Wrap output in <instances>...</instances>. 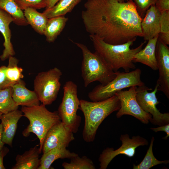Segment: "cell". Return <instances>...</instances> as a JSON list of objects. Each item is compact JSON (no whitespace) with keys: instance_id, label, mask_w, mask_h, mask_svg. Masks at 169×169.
I'll return each instance as SVG.
<instances>
[{"instance_id":"6da1fadb","label":"cell","mask_w":169,"mask_h":169,"mask_svg":"<svg viewBox=\"0 0 169 169\" xmlns=\"http://www.w3.org/2000/svg\"><path fill=\"white\" fill-rule=\"evenodd\" d=\"M81 17L86 31L108 44H120L143 37L142 18L133 0H88Z\"/></svg>"},{"instance_id":"7a4b0ae2","label":"cell","mask_w":169,"mask_h":169,"mask_svg":"<svg viewBox=\"0 0 169 169\" xmlns=\"http://www.w3.org/2000/svg\"><path fill=\"white\" fill-rule=\"evenodd\" d=\"M95 51L104 59L114 72L120 68L125 72H129L131 69H135L136 65L133 62L134 56L142 49L146 41L142 42L135 49L130 47L134 42L131 41L123 44H111L106 43L96 36L90 35Z\"/></svg>"},{"instance_id":"3957f363","label":"cell","mask_w":169,"mask_h":169,"mask_svg":"<svg viewBox=\"0 0 169 169\" xmlns=\"http://www.w3.org/2000/svg\"><path fill=\"white\" fill-rule=\"evenodd\" d=\"M120 107V100L116 95L97 102L80 100L79 109L83 112L85 120L82 133L84 141H94L97 129L102 122L111 114L118 111Z\"/></svg>"},{"instance_id":"277c9868","label":"cell","mask_w":169,"mask_h":169,"mask_svg":"<svg viewBox=\"0 0 169 169\" xmlns=\"http://www.w3.org/2000/svg\"><path fill=\"white\" fill-rule=\"evenodd\" d=\"M73 43L81 49L82 54L81 72L85 87L96 81L105 85L116 77L118 71L114 72L97 52H92L82 43Z\"/></svg>"},{"instance_id":"5b68a950","label":"cell","mask_w":169,"mask_h":169,"mask_svg":"<svg viewBox=\"0 0 169 169\" xmlns=\"http://www.w3.org/2000/svg\"><path fill=\"white\" fill-rule=\"evenodd\" d=\"M23 116L27 118L29 124L22 132L23 135L28 136L31 133L34 134L39 141V151L41 154L43 141L49 130L61 121L58 111L51 112L41 104L32 107L22 106Z\"/></svg>"},{"instance_id":"8992f818","label":"cell","mask_w":169,"mask_h":169,"mask_svg":"<svg viewBox=\"0 0 169 169\" xmlns=\"http://www.w3.org/2000/svg\"><path fill=\"white\" fill-rule=\"evenodd\" d=\"M141 73L139 69L129 72L118 71L113 80L106 85L100 84L95 86L89 93L88 97L92 101H102L113 96L116 92L124 89L145 85L141 79Z\"/></svg>"},{"instance_id":"52a82bcc","label":"cell","mask_w":169,"mask_h":169,"mask_svg":"<svg viewBox=\"0 0 169 169\" xmlns=\"http://www.w3.org/2000/svg\"><path fill=\"white\" fill-rule=\"evenodd\" d=\"M64 95L58 112L61 121L73 133L78 130L81 117L77 115L80 100L77 95V86L72 81L66 82L63 86Z\"/></svg>"},{"instance_id":"ba28073f","label":"cell","mask_w":169,"mask_h":169,"mask_svg":"<svg viewBox=\"0 0 169 169\" xmlns=\"http://www.w3.org/2000/svg\"><path fill=\"white\" fill-rule=\"evenodd\" d=\"M61 70L55 67L39 73L34 80V91L42 104L50 105L56 99L60 90Z\"/></svg>"},{"instance_id":"9c48e42d","label":"cell","mask_w":169,"mask_h":169,"mask_svg":"<svg viewBox=\"0 0 169 169\" xmlns=\"http://www.w3.org/2000/svg\"><path fill=\"white\" fill-rule=\"evenodd\" d=\"M151 88L144 85L137 86L136 98L141 108L145 112L151 114L152 117L150 121L152 123L162 126L169 124V113H162L157 108L156 105L159 103L156 94L158 91L156 85L153 91L149 92Z\"/></svg>"},{"instance_id":"30bf717a","label":"cell","mask_w":169,"mask_h":169,"mask_svg":"<svg viewBox=\"0 0 169 169\" xmlns=\"http://www.w3.org/2000/svg\"><path fill=\"white\" fill-rule=\"evenodd\" d=\"M122 144L116 150L113 148L107 147L100 155L99 161L100 162V169H106L112 160L119 154H124L129 157L134 156L136 149L140 146H147L148 141L139 136H133L131 138L128 134L122 135L120 137Z\"/></svg>"},{"instance_id":"8fae6325","label":"cell","mask_w":169,"mask_h":169,"mask_svg":"<svg viewBox=\"0 0 169 169\" xmlns=\"http://www.w3.org/2000/svg\"><path fill=\"white\" fill-rule=\"evenodd\" d=\"M137 86L130 87L128 90H121L115 93L119 99L120 107L116 114L117 118L124 115H131L145 124L148 123L151 115L144 111L140 107L136 98Z\"/></svg>"},{"instance_id":"7c38bea8","label":"cell","mask_w":169,"mask_h":169,"mask_svg":"<svg viewBox=\"0 0 169 169\" xmlns=\"http://www.w3.org/2000/svg\"><path fill=\"white\" fill-rule=\"evenodd\" d=\"M73 133L61 121L58 122L45 135L42 147L43 153L53 149L68 147L75 139Z\"/></svg>"},{"instance_id":"4fadbf2b","label":"cell","mask_w":169,"mask_h":169,"mask_svg":"<svg viewBox=\"0 0 169 169\" xmlns=\"http://www.w3.org/2000/svg\"><path fill=\"white\" fill-rule=\"evenodd\" d=\"M155 55L159 78L156 86L158 90L162 92L169 98V48L158 38L156 44Z\"/></svg>"},{"instance_id":"5bb4252c","label":"cell","mask_w":169,"mask_h":169,"mask_svg":"<svg viewBox=\"0 0 169 169\" xmlns=\"http://www.w3.org/2000/svg\"><path fill=\"white\" fill-rule=\"evenodd\" d=\"M160 14L155 5H152L146 11L142 19L141 28L143 37L146 41L159 34Z\"/></svg>"},{"instance_id":"9a60e30c","label":"cell","mask_w":169,"mask_h":169,"mask_svg":"<svg viewBox=\"0 0 169 169\" xmlns=\"http://www.w3.org/2000/svg\"><path fill=\"white\" fill-rule=\"evenodd\" d=\"M25 85L21 79L12 87V96L14 102L18 106L32 107L39 105L40 101L36 92L28 89Z\"/></svg>"},{"instance_id":"2e32d148","label":"cell","mask_w":169,"mask_h":169,"mask_svg":"<svg viewBox=\"0 0 169 169\" xmlns=\"http://www.w3.org/2000/svg\"><path fill=\"white\" fill-rule=\"evenodd\" d=\"M23 112L18 109L3 114L1 123L3 127L2 141L12 146L13 141L17 128V124L23 116Z\"/></svg>"},{"instance_id":"e0dca14e","label":"cell","mask_w":169,"mask_h":169,"mask_svg":"<svg viewBox=\"0 0 169 169\" xmlns=\"http://www.w3.org/2000/svg\"><path fill=\"white\" fill-rule=\"evenodd\" d=\"M13 22V19L9 13L0 9V32L4 39L3 45L4 47L3 54L0 56L2 61H3L11 56H13L15 53L11 41L12 33L9 25Z\"/></svg>"},{"instance_id":"ac0fdd59","label":"cell","mask_w":169,"mask_h":169,"mask_svg":"<svg viewBox=\"0 0 169 169\" xmlns=\"http://www.w3.org/2000/svg\"><path fill=\"white\" fill-rule=\"evenodd\" d=\"M159 34L148 40L145 48L134 56L133 62H139L145 64L152 70H158L155 55L156 48Z\"/></svg>"},{"instance_id":"d6986e66","label":"cell","mask_w":169,"mask_h":169,"mask_svg":"<svg viewBox=\"0 0 169 169\" xmlns=\"http://www.w3.org/2000/svg\"><path fill=\"white\" fill-rule=\"evenodd\" d=\"M39 145L31 147L23 154H18L15 158L16 163L12 169H38L40 165Z\"/></svg>"},{"instance_id":"ffe728a7","label":"cell","mask_w":169,"mask_h":169,"mask_svg":"<svg viewBox=\"0 0 169 169\" xmlns=\"http://www.w3.org/2000/svg\"><path fill=\"white\" fill-rule=\"evenodd\" d=\"M78 155L71 152L66 147L52 149L43 153L40 158V165L38 169H48L53 163L59 159H71Z\"/></svg>"},{"instance_id":"44dd1931","label":"cell","mask_w":169,"mask_h":169,"mask_svg":"<svg viewBox=\"0 0 169 169\" xmlns=\"http://www.w3.org/2000/svg\"><path fill=\"white\" fill-rule=\"evenodd\" d=\"M68 20L65 16H59L48 18L44 35L49 42H53L60 34Z\"/></svg>"},{"instance_id":"7402d4cb","label":"cell","mask_w":169,"mask_h":169,"mask_svg":"<svg viewBox=\"0 0 169 169\" xmlns=\"http://www.w3.org/2000/svg\"><path fill=\"white\" fill-rule=\"evenodd\" d=\"M23 12L28 24L38 33L44 35L48 18L43 13L38 12L34 8H28Z\"/></svg>"},{"instance_id":"603a6c76","label":"cell","mask_w":169,"mask_h":169,"mask_svg":"<svg viewBox=\"0 0 169 169\" xmlns=\"http://www.w3.org/2000/svg\"><path fill=\"white\" fill-rule=\"evenodd\" d=\"M82 0H59L53 7L45 9L43 13L48 18L65 16L70 13Z\"/></svg>"},{"instance_id":"cb8c5ba5","label":"cell","mask_w":169,"mask_h":169,"mask_svg":"<svg viewBox=\"0 0 169 169\" xmlns=\"http://www.w3.org/2000/svg\"><path fill=\"white\" fill-rule=\"evenodd\" d=\"M0 9L10 14L13 22L20 26H25L28 23L24 17L23 11L18 7L14 0H0Z\"/></svg>"},{"instance_id":"d4e9b609","label":"cell","mask_w":169,"mask_h":169,"mask_svg":"<svg viewBox=\"0 0 169 169\" xmlns=\"http://www.w3.org/2000/svg\"><path fill=\"white\" fill-rule=\"evenodd\" d=\"M12 88L9 87L0 90V112L3 114L18 109L12 96Z\"/></svg>"},{"instance_id":"484cf974","label":"cell","mask_w":169,"mask_h":169,"mask_svg":"<svg viewBox=\"0 0 169 169\" xmlns=\"http://www.w3.org/2000/svg\"><path fill=\"white\" fill-rule=\"evenodd\" d=\"M154 140V138L152 137L149 148L143 159L139 164L136 165L133 164V169H149L159 164H166L169 163V160L160 161L154 156L152 150Z\"/></svg>"},{"instance_id":"4316f807","label":"cell","mask_w":169,"mask_h":169,"mask_svg":"<svg viewBox=\"0 0 169 169\" xmlns=\"http://www.w3.org/2000/svg\"><path fill=\"white\" fill-rule=\"evenodd\" d=\"M8 64L7 67L6 74L8 78L12 83L15 84L23 79V69L18 66V60L13 56L9 57Z\"/></svg>"},{"instance_id":"83f0119b","label":"cell","mask_w":169,"mask_h":169,"mask_svg":"<svg viewBox=\"0 0 169 169\" xmlns=\"http://www.w3.org/2000/svg\"><path fill=\"white\" fill-rule=\"evenodd\" d=\"M69 163L64 162L62 166L64 169H95L92 161L85 156L80 157L77 155L71 159Z\"/></svg>"},{"instance_id":"f1b7e54d","label":"cell","mask_w":169,"mask_h":169,"mask_svg":"<svg viewBox=\"0 0 169 169\" xmlns=\"http://www.w3.org/2000/svg\"><path fill=\"white\" fill-rule=\"evenodd\" d=\"M160 33L158 38L166 44H169V11L161 13Z\"/></svg>"},{"instance_id":"f546056e","label":"cell","mask_w":169,"mask_h":169,"mask_svg":"<svg viewBox=\"0 0 169 169\" xmlns=\"http://www.w3.org/2000/svg\"><path fill=\"white\" fill-rule=\"evenodd\" d=\"M19 8L23 11L28 8L40 9L45 8L47 0H14Z\"/></svg>"},{"instance_id":"4dcf8cb0","label":"cell","mask_w":169,"mask_h":169,"mask_svg":"<svg viewBox=\"0 0 169 169\" xmlns=\"http://www.w3.org/2000/svg\"><path fill=\"white\" fill-rule=\"evenodd\" d=\"M158 0H134L137 12L142 18L150 7L155 5Z\"/></svg>"},{"instance_id":"1f68e13d","label":"cell","mask_w":169,"mask_h":169,"mask_svg":"<svg viewBox=\"0 0 169 169\" xmlns=\"http://www.w3.org/2000/svg\"><path fill=\"white\" fill-rule=\"evenodd\" d=\"M7 67L2 65L0 67V90L12 87L15 84L11 82L6 74Z\"/></svg>"},{"instance_id":"d6a6232c","label":"cell","mask_w":169,"mask_h":169,"mask_svg":"<svg viewBox=\"0 0 169 169\" xmlns=\"http://www.w3.org/2000/svg\"><path fill=\"white\" fill-rule=\"evenodd\" d=\"M155 6L160 13L169 11V0H158Z\"/></svg>"},{"instance_id":"836d02e7","label":"cell","mask_w":169,"mask_h":169,"mask_svg":"<svg viewBox=\"0 0 169 169\" xmlns=\"http://www.w3.org/2000/svg\"><path fill=\"white\" fill-rule=\"evenodd\" d=\"M151 130L155 132H157L159 131H164L166 133V136L163 137L162 139L165 140L167 139L169 136V124L160 126L156 128H151Z\"/></svg>"},{"instance_id":"e575fe53","label":"cell","mask_w":169,"mask_h":169,"mask_svg":"<svg viewBox=\"0 0 169 169\" xmlns=\"http://www.w3.org/2000/svg\"><path fill=\"white\" fill-rule=\"evenodd\" d=\"M9 151V149L5 146L0 150V169H6L3 165V159Z\"/></svg>"},{"instance_id":"d590c367","label":"cell","mask_w":169,"mask_h":169,"mask_svg":"<svg viewBox=\"0 0 169 169\" xmlns=\"http://www.w3.org/2000/svg\"><path fill=\"white\" fill-rule=\"evenodd\" d=\"M59 0H47L45 9L50 8L54 6Z\"/></svg>"},{"instance_id":"8d00e7d4","label":"cell","mask_w":169,"mask_h":169,"mask_svg":"<svg viewBox=\"0 0 169 169\" xmlns=\"http://www.w3.org/2000/svg\"><path fill=\"white\" fill-rule=\"evenodd\" d=\"M3 127L1 123H0V150H1L4 146L5 144L3 141L2 135H3Z\"/></svg>"},{"instance_id":"74e56055","label":"cell","mask_w":169,"mask_h":169,"mask_svg":"<svg viewBox=\"0 0 169 169\" xmlns=\"http://www.w3.org/2000/svg\"><path fill=\"white\" fill-rule=\"evenodd\" d=\"M115 0L119 2H127V1L131 0Z\"/></svg>"},{"instance_id":"f35d334b","label":"cell","mask_w":169,"mask_h":169,"mask_svg":"<svg viewBox=\"0 0 169 169\" xmlns=\"http://www.w3.org/2000/svg\"><path fill=\"white\" fill-rule=\"evenodd\" d=\"M3 114L0 112V120L1 119L2 115Z\"/></svg>"}]
</instances>
